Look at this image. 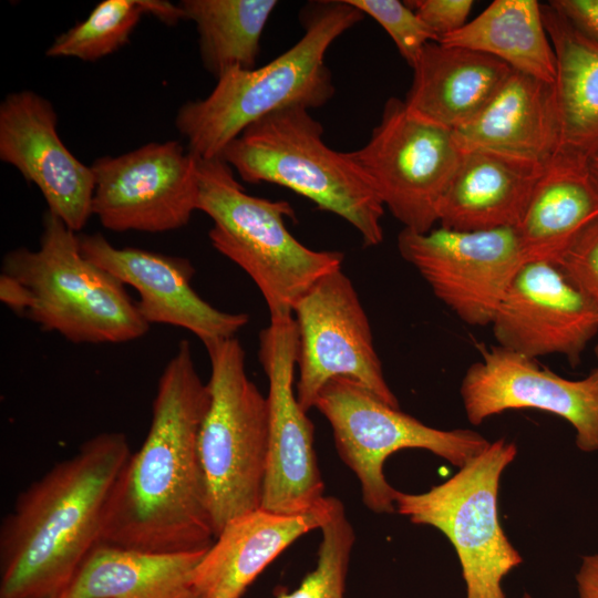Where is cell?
I'll list each match as a JSON object with an SVG mask.
<instances>
[{
    "label": "cell",
    "mask_w": 598,
    "mask_h": 598,
    "mask_svg": "<svg viewBox=\"0 0 598 598\" xmlns=\"http://www.w3.org/2000/svg\"><path fill=\"white\" fill-rule=\"evenodd\" d=\"M556 264L598 313V218L574 238Z\"/></svg>",
    "instance_id": "obj_31"
},
{
    "label": "cell",
    "mask_w": 598,
    "mask_h": 598,
    "mask_svg": "<svg viewBox=\"0 0 598 598\" xmlns=\"http://www.w3.org/2000/svg\"><path fill=\"white\" fill-rule=\"evenodd\" d=\"M598 218V187L589 162L556 153L516 227L525 261L556 262L574 238Z\"/></svg>",
    "instance_id": "obj_23"
},
{
    "label": "cell",
    "mask_w": 598,
    "mask_h": 598,
    "mask_svg": "<svg viewBox=\"0 0 598 598\" xmlns=\"http://www.w3.org/2000/svg\"><path fill=\"white\" fill-rule=\"evenodd\" d=\"M576 585L577 598H598V553L582 557Z\"/></svg>",
    "instance_id": "obj_34"
},
{
    "label": "cell",
    "mask_w": 598,
    "mask_h": 598,
    "mask_svg": "<svg viewBox=\"0 0 598 598\" xmlns=\"http://www.w3.org/2000/svg\"><path fill=\"white\" fill-rule=\"evenodd\" d=\"M151 0H104L90 14L55 38L47 49L50 58L82 61L103 59L125 45Z\"/></svg>",
    "instance_id": "obj_28"
},
{
    "label": "cell",
    "mask_w": 598,
    "mask_h": 598,
    "mask_svg": "<svg viewBox=\"0 0 598 598\" xmlns=\"http://www.w3.org/2000/svg\"><path fill=\"white\" fill-rule=\"evenodd\" d=\"M298 332L292 315L270 318L259 334V361L268 379L269 435L261 508L301 514L326 496L313 446V425L295 388Z\"/></svg>",
    "instance_id": "obj_14"
},
{
    "label": "cell",
    "mask_w": 598,
    "mask_h": 598,
    "mask_svg": "<svg viewBox=\"0 0 598 598\" xmlns=\"http://www.w3.org/2000/svg\"><path fill=\"white\" fill-rule=\"evenodd\" d=\"M313 408L328 420L341 460L360 483L364 505L377 514L395 512L396 489L383 473L391 454L422 448L461 468L491 443L472 430L431 427L350 378L330 380Z\"/></svg>",
    "instance_id": "obj_9"
},
{
    "label": "cell",
    "mask_w": 598,
    "mask_h": 598,
    "mask_svg": "<svg viewBox=\"0 0 598 598\" xmlns=\"http://www.w3.org/2000/svg\"><path fill=\"white\" fill-rule=\"evenodd\" d=\"M210 401L198 434L215 538L231 519L261 506L267 464V396L249 379L234 337L205 346Z\"/></svg>",
    "instance_id": "obj_7"
},
{
    "label": "cell",
    "mask_w": 598,
    "mask_h": 598,
    "mask_svg": "<svg viewBox=\"0 0 598 598\" xmlns=\"http://www.w3.org/2000/svg\"><path fill=\"white\" fill-rule=\"evenodd\" d=\"M210 401L187 340L157 383L152 421L111 492L101 543L151 551L207 549L215 540L198 434Z\"/></svg>",
    "instance_id": "obj_1"
},
{
    "label": "cell",
    "mask_w": 598,
    "mask_h": 598,
    "mask_svg": "<svg viewBox=\"0 0 598 598\" xmlns=\"http://www.w3.org/2000/svg\"><path fill=\"white\" fill-rule=\"evenodd\" d=\"M56 598H64V597H61V596H60V597H56Z\"/></svg>",
    "instance_id": "obj_38"
},
{
    "label": "cell",
    "mask_w": 598,
    "mask_h": 598,
    "mask_svg": "<svg viewBox=\"0 0 598 598\" xmlns=\"http://www.w3.org/2000/svg\"><path fill=\"white\" fill-rule=\"evenodd\" d=\"M496 58L513 70L548 83L556 78V58L536 0H495L462 29L441 39Z\"/></svg>",
    "instance_id": "obj_26"
},
{
    "label": "cell",
    "mask_w": 598,
    "mask_h": 598,
    "mask_svg": "<svg viewBox=\"0 0 598 598\" xmlns=\"http://www.w3.org/2000/svg\"><path fill=\"white\" fill-rule=\"evenodd\" d=\"M535 360L498 344L482 350L460 388L467 420L480 425L507 410H540L574 427L580 451H598L597 382L590 374L580 380L566 379Z\"/></svg>",
    "instance_id": "obj_15"
},
{
    "label": "cell",
    "mask_w": 598,
    "mask_h": 598,
    "mask_svg": "<svg viewBox=\"0 0 598 598\" xmlns=\"http://www.w3.org/2000/svg\"><path fill=\"white\" fill-rule=\"evenodd\" d=\"M85 258L124 285L133 287L142 318L152 323L186 329L204 346L234 338L249 315L221 311L193 288L195 269L189 260L133 247L117 248L101 234L79 235Z\"/></svg>",
    "instance_id": "obj_18"
},
{
    "label": "cell",
    "mask_w": 598,
    "mask_h": 598,
    "mask_svg": "<svg viewBox=\"0 0 598 598\" xmlns=\"http://www.w3.org/2000/svg\"><path fill=\"white\" fill-rule=\"evenodd\" d=\"M542 13L556 58V153L589 162L598 153V42L549 3L542 4Z\"/></svg>",
    "instance_id": "obj_25"
},
{
    "label": "cell",
    "mask_w": 598,
    "mask_h": 598,
    "mask_svg": "<svg viewBox=\"0 0 598 598\" xmlns=\"http://www.w3.org/2000/svg\"><path fill=\"white\" fill-rule=\"evenodd\" d=\"M436 34L439 41L467 23L474 6L472 0L405 1Z\"/></svg>",
    "instance_id": "obj_32"
},
{
    "label": "cell",
    "mask_w": 598,
    "mask_h": 598,
    "mask_svg": "<svg viewBox=\"0 0 598 598\" xmlns=\"http://www.w3.org/2000/svg\"><path fill=\"white\" fill-rule=\"evenodd\" d=\"M491 327L503 348L577 365L598 333V313L556 262L532 260L514 275Z\"/></svg>",
    "instance_id": "obj_16"
},
{
    "label": "cell",
    "mask_w": 598,
    "mask_h": 598,
    "mask_svg": "<svg viewBox=\"0 0 598 598\" xmlns=\"http://www.w3.org/2000/svg\"><path fill=\"white\" fill-rule=\"evenodd\" d=\"M546 163L494 151H463L440 203L441 227L455 230L516 228Z\"/></svg>",
    "instance_id": "obj_20"
},
{
    "label": "cell",
    "mask_w": 598,
    "mask_h": 598,
    "mask_svg": "<svg viewBox=\"0 0 598 598\" xmlns=\"http://www.w3.org/2000/svg\"><path fill=\"white\" fill-rule=\"evenodd\" d=\"M197 209L213 220V247L255 282L270 318L292 315L297 301L322 277L341 269L343 254L313 250L287 229L286 200L249 195L221 158L198 159Z\"/></svg>",
    "instance_id": "obj_5"
},
{
    "label": "cell",
    "mask_w": 598,
    "mask_h": 598,
    "mask_svg": "<svg viewBox=\"0 0 598 598\" xmlns=\"http://www.w3.org/2000/svg\"><path fill=\"white\" fill-rule=\"evenodd\" d=\"M523 598H532L530 595L525 594Z\"/></svg>",
    "instance_id": "obj_37"
},
{
    "label": "cell",
    "mask_w": 598,
    "mask_h": 598,
    "mask_svg": "<svg viewBox=\"0 0 598 598\" xmlns=\"http://www.w3.org/2000/svg\"><path fill=\"white\" fill-rule=\"evenodd\" d=\"M595 353H596V357H597V359H598V343H597V346L595 347ZM589 374L594 378V380H595V381L597 382V384H598V367L595 368L594 370H591V372H590Z\"/></svg>",
    "instance_id": "obj_36"
},
{
    "label": "cell",
    "mask_w": 598,
    "mask_h": 598,
    "mask_svg": "<svg viewBox=\"0 0 598 598\" xmlns=\"http://www.w3.org/2000/svg\"><path fill=\"white\" fill-rule=\"evenodd\" d=\"M401 257L413 266L434 296L463 322L491 326L518 268L525 262L516 228L427 233L402 229Z\"/></svg>",
    "instance_id": "obj_12"
},
{
    "label": "cell",
    "mask_w": 598,
    "mask_h": 598,
    "mask_svg": "<svg viewBox=\"0 0 598 598\" xmlns=\"http://www.w3.org/2000/svg\"><path fill=\"white\" fill-rule=\"evenodd\" d=\"M322 135L309 109L292 105L249 125L220 158L244 182L287 187L347 220L365 246L380 245L382 202L347 154L330 148Z\"/></svg>",
    "instance_id": "obj_6"
},
{
    "label": "cell",
    "mask_w": 598,
    "mask_h": 598,
    "mask_svg": "<svg viewBox=\"0 0 598 598\" xmlns=\"http://www.w3.org/2000/svg\"><path fill=\"white\" fill-rule=\"evenodd\" d=\"M338 498L326 496L301 514H280L261 507L225 525L194 571L200 598H240L260 573L305 534L320 529Z\"/></svg>",
    "instance_id": "obj_19"
},
{
    "label": "cell",
    "mask_w": 598,
    "mask_h": 598,
    "mask_svg": "<svg viewBox=\"0 0 598 598\" xmlns=\"http://www.w3.org/2000/svg\"><path fill=\"white\" fill-rule=\"evenodd\" d=\"M0 158L43 195L48 212L82 230L92 214L94 175L58 133L56 112L45 97L23 90L0 104Z\"/></svg>",
    "instance_id": "obj_17"
},
{
    "label": "cell",
    "mask_w": 598,
    "mask_h": 598,
    "mask_svg": "<svg viewBox=\"0 0 598 598\" xmlns=\"http://www.w3.org/2000/svg\"><path fill=\"white\" fill-rule=\"evenodd\" d=\"M298 332L296 394L308 412L332 379L350 378L382 401L399 406L385 381L368 316L341 269L319 279L295 305Z\"/></svg>",
    "instance_id": "obj_11"
},
{
    "label": "cell",
    "mask_w": 598,
    "mask_h": 598,
    "mask_svg": "<svg viewBox=\"0 0 598 598\" xmlns=\"http://www.w3.org/2000/svg\"><path fill=\"white\" fill-rule=\"evenodd\" d=\"M90 166L92 214L109 230H175L198 210V159L177 141L102 156Z\"/></svg>",
    "instance_id": "obj_13"
},
{
    "label": "cell",
    "mask_w": 598,
    "mask_h": 598,
    "mask_svg": "<svg viewBox=\"0 0 598 598\" xmlns=\"http://www.w3.org/2000/svg\"><path fill=\"white\" fill-rule=\"evenodd\" d=\"M548 3L598 42V0H551Z\"/></svg>",
    "instance_id": "obj_33"
},
{
    "label": "cell",
    "mask_w": 598,
    "mask_h": 598,
    "mask_svg": "<svg viewBox=\"0 0 598 598\" xmlns=\"http://www.w3.org/2000/svg\"><path fill=\"white\" fill-rule=\"evenodd\" d=\"M373 18L390 35L401 56L412 68L423 48L439 42L436 34L406 3L399 0H347Z\"/></svg>",
    "instance_id": "obj_30"
},
{
    "label": "cell",
    "mask_w": 598,
    "mask_h": 598,
    "mask_svg": "<svg viewBox=\"0 0 598 598\" xmlns=\"http://www.w3.org/2000/svg\"><path fill=\"white\" fill-rule=\"evenodd\" d=\"M132 452L103 432L17 498L0 528V598H56L101 543L114 484Z\"/></svg>",
    "instance_id": "obj_2"
},
{
    "label": "cell",
    "mask_w": 598,
    "mask_h": 598,
    "mask_svg": "<svg viewBox=\"0 0 598 598\" xmlns=\"http://www.w3.org/2000/svg\"><path fill=\"white\" fill-rule=\"evenodd\" d=\"M207 549L151 551L100 543L61 597L200 598L194 571Z\"/></svg>",
    "instance_id": "obj_24"
},
{
    "label": "cell",
    "mask_w": 598,
    "mask_h": 598,
    "mask_svg": "<svg viewBox=\"0 0 598 598\" xmlns=\"http://www.w3.org/2000/svg\"><path fill=\"white\" fill-rule=\"evenodd\" d=\"M1 274L22 287L23 316L72 343H124L150 329L125 285L85 258L79 235L48 210L39 248L7 252Z\"/></svg>",
    "instance_id": "obj_4"
},
{
    "label": "cell",
    "mask_w": 598,
    "mask_h": 598,
    "mask_svg": "<svg viewBox=\"0 0 598 598\" xmlns=\"http://www.w3.org/2000/svg\"><path fill=\"white\" fill-rule=\"evenodd\" d=\"M316 568L292 591H279L276 598H344L346 577L354 530L338 499L332 514L321 526Z\"/></svg>",
    "instance_id": "obj_29"
},
{
    "label": "cell",
    "mask_w": 598,
    "mask_h": 598,
    "mask_svg": "<svg viewBox=\"0 0 598 598\" xmlns=\"http://www.w3.org/2000/svg\"><path fill=\"white\" fill-rule=\"evenodd\" d=\"M589 171L598 187V153L589 159Z\"/></svg>",
    "instance_id": "obj_35"
},
{
    "label": "cell",
    "mask_w": 598,
    "mask_h": 598,
    "mask_svg": "<svg viewBox=\"0 0 598 598\" xmlns=\"http://www.w3.org/2000/svg\"><path fill=\"white\" fill-rule=\"evenodd\" d=\"M412 69L405 105L423 120L452 131L471 123L513 71L488 54L440 42L427 43Z\"/></svg>",
    "instance_id": "obj_21"
},
{
    "label": "cell",
    "mask_w": 598,
    "mask_h": 598,
    "mask_svg": "<svg viewBox=\"0 0 598 598\" xmlns=\"http://www.w3.org/2000/svg\"><path fill=\"white\" fill-rule=\"evenodd\" d=\"M454 134L463 151L489 148L549 162L559 145L554 83L513 70L486 107Z\"/></svg>",
    "instance_id": "obj_22"
},
{
    "label": "cell",
    "mask_w": 598,
    "mask_h": 598,
    "mask_svg": "<svg viewBox=\"0 0 598 598\" xmlns=\"http://www.w3.org/2000/svg\"><path fill=\"white\" fill-rule=\"evenodd\" d=\"M516 454L515 443L499 439L427 492L396 491L399 514L439 529L453 545L466 598H505L502 580L523 563L499 524L497 509L502 473Z\"/></svg>",
    "instance_id": "obj_8"
},
{
    "label": "cell",
    "mask_w": 598,
    "mask_h": 598,
    "mask_svg": "<svg viewBox=\"0 0 598 598\" xmlns=\"http://www.w3.org/2000/svg\"><path fill=\"white\" fill-rule=\"evenodd\" d=\"M363 18L347 0L305 6L303 34L292 47L260 68L225 72L205 99L178 109L175 126L188 152L197 159L220 158L228 144L264 116L292 105H324L336 92L326 53Z\"/></svg>",
    "instance_id": "obj_3"
},
{
    "label": "cell",
    "mask_w": 598,
    "mask_h": 598,
    "mask_svg": "<svg viewBox=\"0 0 598 598\" xmlns=\"http://www.w3.org/2000/svg\"><path fill=\"white\" fill-rule=\"evenodd\" d=\"M186 20L198 33L204 68L218 79L239 68H256L260 38L278 4L276 0H183Z\"/></svg>",
    "instance_id": "obj_27"
},
{
    "label": "cell",
    "mask_w": 598,
    "mask_h": 598,
    "mask_svg": "<svg viewBox=\"0 0 598 598\" xmlns=\"http://www.w3.org/2000/svg\"><path fill=\"white\" fill-rule=\"evenodd\" d=\"M346 154L404 229L427 233L439 223V206L463 150L454 131L390 97L367 144Z\"/></svg>",
    "instance_id": "obj_10"
}]
</instances>
